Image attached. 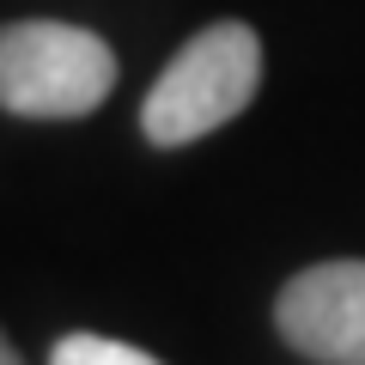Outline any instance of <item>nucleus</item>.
<instances>
[{
	"instance_id": "obj_1",
	"label": "nucleus",
	"mask_w": 365,
	"mask_h": 365,
	"mask_svg": "<svg viewBox=\"0 0 365 365\" xmlns=\"http://www.w3.org/2000/svg\"><path fill=\"white\" fill-rule=\"evenodd\" d=\"M256 86H262L256 31L244 19H220L165 61V73L153 79L140 104V134L153 146H195L232 116H244Z\"/></svg>"
},
{
	"instance_id": "obj_2",
	"label": "nucleus",
	"mask_w": 365,
	"mask_h": 365,
	"mask_svg": "<svg viewBox=\"0 0 365 365\" xmlns=\"http://www.w3.org/2000/svg\"><path fill=\"white\" fill-rule=\"evenodd\" d=\"M116 91V49L86 25L19 19L0 25V110L25 122L91 116Z\"/></svg>"
},
{
	"instance_id": "obj_3",
	"label": "nucleus",
	"mask_w": 365,
	"mask_h": 365,
	"mask_svg": "<svg viewBox=\"0 0 365 365\" xmlns=\"http://www.w3.org/2000/svg\"><path fill=\"white\" fill-rule=\"evenodd\" d=\"M274 323L292 353L317 365H365V262L341 256L292 274L274 299Z\"/></svg>"
},
{
	"instance_id": "obj_4",
	"label": "nucleus",
	"mask_w": 365,
	"mask_h": 365,
	"mask_svg": "<svg viewBox=\"0 0 365 365\" xmlns=\"http://www.w3.org/2000/svg\"><path fill=\"white\" fill-rule=\"evenodd\" d=\"M49 365H165L146 347H128L116 335H98V329H79V335H61L49 353Z\"/></svg>"
},
{
	"instance_id": "obj_5",
	"label": "nucleus",
	"mask_w": 365,
	"mask_h": 365,
	"mask_svg": "<svg viewBox=\"0 0 365 365\" xmlns=\"http://www.w3.org/2000/svg\"><path fill=\"white\" fill-rule=\"evenodd\" d=\"M0 365H25V359L13 353V341H6V335H0Z\"/></svg>"
}]
</instances>
